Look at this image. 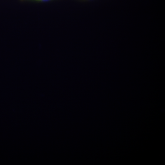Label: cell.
<instances>
[{
  "label": "cell",
  "instance_id": "cell-1",
  "mask_svg": "<svg viewBox=\"0 0 165 165\" xmlns=\"http://www.w3.org/2000/svg\"><path fill=\"white\" fill-rule=\"evenodd\" d=\"M38 0V1H46L48 0Z\"/></svg>",
  "mask_w": 165,
  "mask_h": 165
}]
</instances>
